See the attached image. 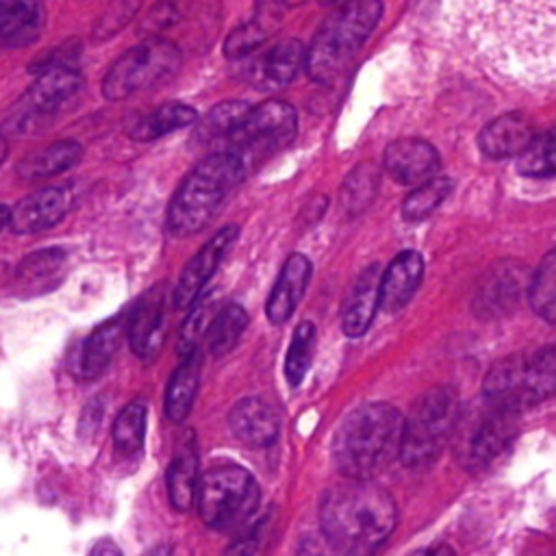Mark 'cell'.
<instances>
[{
    "instance_id": "obj_23",
    "label": "cell",
    "mask_w": 556,
    "mask_h": 556,
    "mask_svg": "<svg viewBox=\"0 0 556 556\" xmlns=\"http://www.w3.org/2000/svg\"><path fill=\"white\" fill-rule=\"evenodd\" d=\"M306 48L298 39H282L250 65V78L261 89L287 87L304 67Z\"/></svg>"
},
{
    "instance_id": "obj_37",
    "label": "cell",
    "mask_w": 556,
    "mask_h": 556,
    "mask_svg": "<svg viewBox=\"0 0 556 556\" xmlns=\"http://www.w3.org/2000/svg\"><path fill=\"white\" fill-rule=\"evenodd\" d=\"M191 313L187 315L180 334H178V354L185 356L193 350H198V343L204 339L206 328L213 319V315L217 313V298L213 293L206 295H198L191 304Z\"/></svg>"
},
{
    "instance_id": "obj_9",
    "label": "cell",
    "mask_w": 556,
    "mask_h": 556,
    "mask_svg": "<svg viewBox=\"0 0 556 556\" xmlns=\"http://www.w3.org/2000/svg\"><path fill=\"white\" fill-rule=\"evenodd\" d=\"M193 502L206 528L228 532L241 528L254 515L261 489L248 469L224 465L208 469L198 480Z\"/></svg>"
},
{
    "instance_id": "obj_27",
    "label": "cell",
    "mask_w": 556,
    "mask_h": 556,
    "mask_svg": "<svg viewBox=\"0 0 556 556\" xmlns=\"http://www.w3.org/2000/svg\"><path fill=\"white\" fill-rule=\"evenodd\" d=\"M80 159H83V146L74 139H63L28 152L24 159L17 161L15 172L24 180H43L72 169L74 165H78Z\"/></svg>"
},
{
    "instance_id": "obj_20",
    "label": "cell",
    "mask_w": 556,
    "mask_h": 556,
    "mask_svg": "<svg viewBox=\"0 0 556 556\" xmlns=\"http://www.w3.org/2000/svg\"><path fill=\"white\" fill-rule=\"evenodd\" d=\"M46 28L43 0H0V50L35 43Z\"/></svg>"
},
{
    "instance_id": "obj_38",
    "label": "cell",
    "mask_w": 556,
    "mask_h": 556,
    "mask_svg": "<svg viewBox=\"0 0 556 556\" xmlns=\"http://www.w3.org/2000/svg\"><path fill=\"white\" fill-rule=\"evenodd\" d=\"M517 169L530 178H552L556 172L554 165V132L545 130L517 154Z\"/></svg>"
},
{
    "instance_id": "obj_4",
    "label": "cell",
    "mask_w": 556,
    "mask_h": 556,
    "mask_svg": "<svg viewBox=\"0 0 556 556\" xmlns=\"http://www.w3.org/2000/svg\"><path fill=\"white\" fill-rule=\"evenodd\" d=\"M404 417L384 402H371L352 410L332 443L334 467L345 478H374L395 456Z\"/></svg>"
},
{
    "instance_id": "obj_18",
    "label": "cell",
    "mask_w": 556,
    "mask_h": 556,
    "mask_svg": "<svg viewBox=\"0 0 556 556\" xmlns=\"http://www.w3.org/2000/svg\"><path fill=\"white\" fill-rule=\"evenodd\" d=\"M126 324H128V311L102 321L96 326L80 343L76 358L72 363L74 376L80 380H96L104 374L111 358L115 356L117 348L122 345L126 337Z\"/></svg>"
},
{
    "instance_id": "obj_31",
    "label": "cell",
    "mask_w": 556,
    "mask_h": 556,
    "mask_svg": "<svg viewBox=\"0 0 556 556\" xmlns=\"http://www.w3.org/2000/svg\"><path fill=\"white\" fill-rule=\"evenodd\" d=\"M248 326V313L241 304H226L222 311H217L206 328V345H208V352L213 356H224L228 354L237 341L241 339L243 330Z\"/></svg>"
},
{
    "instance_id": "obj_36",
    "label": "cell",
    "mask_w": 556,
    "mask_h": 556,
    "mask_svg": "<svg viewBox=\"0 0 556 556\" xmlns=\"http://www.w3.org/2000/svg\"><path fill=\"white\" fill-rule=\"evenodd\" d=\"M315 339H317V330L311 321H300L295 332L291 334V343L285 358V376L291 387H298L304 380L313 361Z\"/></svg>"
},
{
    "instance_id": "obj_16",
    "label": "cell",
    "mask_w": 556,
    "mask_h": 556,
    "mask_svg": "<svg viewBox=\"0 0 556 556\" xmlns=\"http://www.w3.org/2000/svg\"><path fill=\"white\" fill-rule=\"evenodd\" d=\"M382 167L395 182L415 187L437 176L441 161L432 143L410 137V139H395L384 148Z\"/></svg>"
},
{
    "instance_id": "obj_28",
    "label": "cell",
    "mask_w": 556,
    "mask_h": 556,
    "mask_svg": "<svg viewBox=\"0 0 556 556\" xmlns=\"http://www.w3.org/2000/svg\"><path fill=\"white\" fill-rule=\"evenodd\" d=\"M200 369H202V354L193 350L185 354V361L174 369L167 391H165V415L172 421H182L195 400L200 387Z\"/></svg>"
},
{
    "instance_id": "obj_40",
    "label": "cell",
    "mask_w": 556,
    "mask_h": 556,
    "mask_svg": "<svg viewBox=\"0 0 556 556\" xmlns=\"http://www.w3.org/2000/svg\"><path fill=\"white\" fill-rule=\"evenodd\" d=\"M267 37V30L261 22L252 20V22H245L241 26H237L228 37H226V43H224V54L228 59H241V56H248L250 52H254Z\"/></svg>"
},
{
    "instance_id": "obj_32",
    "label": "cell",
    "mask_w": 556,
    "mask_h": 556,
    "mask_svg": "<svg viewBox=\"0 0 556 556\" xmlns=\"http://www.w3.org/2000/svg\"><path fill=\"white\" fill-rule=\"evenodd\" d=\"M146 404L132 400L126 404L113 421V445L122 456H137L146 437Z\"/></svg>"
},
{
    "instance_id": "obj_11",
    "label": "cell",
    "mask_w": 556,
    "mask_h": 556,
    "mask_svg": "<svg viewBox=\"0 0 556 556\" xmlns=\"http://www.w3.org/2000/svg\"><path fill=\"white\" fill-rule=\"evenodd\" d=\"M298 130V117L289 102L267 100L248 109L241 122L222 139L224 150L232 152L243 165H258L274 152L287 148Z\"/></svg>"
},
{
    "instance_id": "obj_1",
    "label": "cell",
    "mask_w": 556,
    "mask_h": 556,
    "mask_svg": "<svg viewBox=\"0 0 556 556\" xmlns=\"http://www.w3.org/2000/svg\"><path fill=\"white\" fill-rule=\"evenodd\" d=\"M554 0H456L473 50L500 74L549 85L554 78Z\"/></svg>"
},
{
    "instance_id": "obj_24",
    "label": "cell",
    "mask_w": 556,
    "mask_h": 556,
    "mask_svg": "<svg viewBox=\"0 0 556 556\" xmlns=\"http://www.w3.org/2000/svg\"><path fill=\"white\" fill-rule=\"evenodd\" d=\"M308 278H311V261L304 254H291L285 261L278 274V280L265 304V313L271 324H282L291 317V313L295 311V306L300 304L306 291Z\"/></svg>"
},
{
    "instance_id": "obj_35",
    "label": "cell",
    "mask_w": 556,
    "mask_h": 556,
    "mask_svg": "<svg viewBox=\"0 0 556 556\" xmlns=\"http://www.w3.org/2000/svg\"><path fill=\"white\" fill-rule=\"evenodd\" d=\"M452 191V180L445 176H432L419 185L406 195L402 204V215L406 222H419L432 215L441 202L450 195Z\"/></svg>"
},
{
    "instance_id": "obj_7",
    "label": "cell",
    "mask_w": 556,
    "mask_h": 556,
    "mask_svg": "<svg viewBox=\"0 0 556 556\" xmlns=\"http://www.w3.org/2000/svg\"><path fill=\"white\" fill-rule=\"evenodd\" d=\"M519 432V410L484 397L469 415L456 419L452 439L456 460L465 471L480 473L508 452Z\"/></svg>"
},
{
    "instance_id": "obj_19",
    "label": "cell",
    "mask_w": 556,
    "mask_h": 556,
    "mask_svg": "<svg viewBox=\"0 0 556 556\" xmlns=\"http://www.w3.org/2000/svg\"><path fill=\"white\" fill-rule=\"evenodd\" d=\"M424 278V258L417 250L400 252L384 271H380L378 308L384 313H395L404 308Z\"/></svg>"
},
{
    "instance_id": "obj_10",
    "label": "cell",
    "mask_w": 556,
    "mask_h": 556,
    "mask_svg": "<svg viewBox=\"0 0 556 556\" xmlns=\"http://www.w3.org/2000/svg\"><path fill=\"white\" fill-rule=\"evenodd\" d=\"M80 74L70 63L48 65L37 70V78L7 113L0 124V135L9 139L26 137L39 130L70 98L80 89Z\"/></svg>"
},
{
    "instance_id": "obj_13",
    "label": "cell",
    "mask_w": 556,
    "mask_h": 556,
    "mask_svg": "<svg viewBox=\"0 0 556 556\" xmlns=\"http://www.w3.org/2000/svg\"><path fill=\"white\" fill-rule=\"evenodd\" d=\"M528 280V271L523 265L515 261H502L489 269L484 280L480 282L476 298L471 302V311L476 317L484 321L502 319L510 315L523 293Z\"/></svg>"
},
{
    "instance_id": "obj_12",
    "label": "cell",
    "mask_w": 556,
    "mask_h": 556,
    "mask_svg": "<svg viewBox=\"0 0 556 556\" xmlns=\"http://www.w3.org/2000/svg\"><path fill=\"white\" fill-rule=\"evenodd\" d=\"M180 61V50L169 41L150 39L132 46L104 74L102 93L106 100H124L137 91L159 87L178 72Z\"/></svg>"
},
{
    "instance_id": "obj_3",
    "label": "cell",
    "mask_w": 556,
    "mask_h": 556,
    "mask_svg": "<svg viewBox=\"0 0 556 556\" xmlns=\"http://www.w3.org/2000/svg\"><path fill=\"white\" fill-rule=\"evenodd\" d=\"M248 167L228 150L204 156L174 191L167 208V228L174 237L202 232L243 182Z\"/></svg>"
},
{
    "instance_id": "obj_21",
    "label": "cell",
    "mask_w": 556,
    "mask_h": 556,
    "mask_svg": "<svg viewBox=\"0 0 556 556\" xmlns=\"http://www.w3.org/2000/svg\"><path fill=\"white\" fill-rule=\"evenodd\" d=\"M228 428L241 443L265 447L278 437V410L263 397H243L230 408Z\"/></svg>"
},
{
    "instance_id": "obj_15",
    "label": "cell",
    "mask_w": 556,
    "mask_h": 556,
    "mask_svg": "<svg viewBox=\"0 0 556 556\" xmlns=\"http://www.w3.org/2000/svg\"><path fill=\"white\" fill-rule=\"evenodd\" d=\"M237 237H239L237 224L224 226L193 254V258L185 265V269L172 291V300H174L176 308H187L202 293L208 278L217 271L219 263L230 252Z\"/></svg>"
},
{
    "instance_id": "obj_5",
    "label": "cell",
    "mask_w": 556,
    "mask_h": 556,
    "mask_svg": "<svg viewBox=\"0 0 556 556\" xmlns=\"http://www.w3.org/2000/svg\"><path fill=\"white\" fill-rule=\"evenodd\" d=\"M341 2L343 4L324 20L306 50L304 67L317 83H328L345 70L382 15L380 0Z\"/></svg>"
},
{
    "instance_id": "obj_39",
    "label": "cell",
    "mask_w": 556,
    "mask_h": 556,
    "mask_svg": "<svg viewBox=\"0 0 556 556\" xmlns=\"http://www.w3.org/2000/svg\"><path fill=\"white\" fill-rule=\"evenodd\" d=\"M378 189V172L367 163L352 169L341 189V202L348 213H361Z\"/></svg>"
},
{
    "instance_id": "obj_2",
    "label": "cell",
    "mask_w": 556,
    "mask_h": 556,
    "mask_svg": "<svg viewBox=\"0 0 556 556\" xmlns=\"http://www.w3.org/2000/svg\"><path fill=\"white\" fill-rule=\"evenodd\" d=\"M397 508L371 478H345L321 497L319 526L332 549L371 554L395 530Z\"/></svg>"
},
{
    "instance_id": "obj_30",
    "label": "cell",
    "mask_w": 556,
    "mask_h": 556,
    "mask_svg": "<svg viewBox=\"0 0 556 556\" xmlns=\"http://www.w3.org/2000/svg\"><path fill=\"white\" fill-rule=\"evenodd\" d=\"M198 452L193 445V439L187 441L176 456L169 463L167 469V493H169V502L176 510L185 513L191 508L193 500H195V489H198Z\"/></svg>"
},
{
    "instance_id": "obj_26",
    "label": "cell",
    "mask_w": 556,
    "mask_h": 556,
    "mask_svg": "<svg viewBox=\"0 0 556 556\" xmlns=\"http://www.w3.org/2000/svg\"><path fill=\"white\" fill-rule=\"evenodd\" d=\"M380 271L382 267L378 263L365 267L358 278L354 280L343 315H341V326L348 337H361L369 330L374 315L378 313V291H380Z\"/></svg>"
},
{
    "instance_id": "obj_22",
    "label": "cell",
    "mask_w": 556,
    "mask_h": 556,
    "mask_svg": "<svg viewBox=\"0 0 556 556\" xmlns=\"http://www.w3.org/2000/svg\"><path fill=\"white\" fill-rule=\"evenodd\" d=\"M67 252L61 248L37 250L22 258L13 274V289L17 295H41L52 291L65 276Z\"/></svg>"
},
{
    "instance_id": "obj_14",
    "label": "cell",
    "mask_w": 556,
    "mask_h": 556,
    "mask_svg": "<svg viewBox=\"0 0 556 556\" xmlns=\"http://www.w3.org/2000/svg\"><path fill=\"white\" fill-rule=\"evenodd\" d=\"M74 193L70 187H43L37 189L13 206H9V228L17 235H37L56 226L72 208Z\"/></svg>"
},
{
    "instance_id": "obj_43",
    "label": "cell",
    "mask_w": 556,
    "mask_h": 556,
    "mask_svg": "<svg viewBox=\"0 0 556 556\" xmlns=\"http://www.w3.org/2000/svg\"><path fill=\"white\" fill-rule=\"evenodd\" d=\"M9 224V206L0 204V230Z\"/></svg>"
},
{
    "instance_id": "obj_25",
    "label": "cell",
    "mask_w": 556,
    "mask_h": 556,
    "mask_svg": "<svg viewBox=\"0 0 556 556\" xmlns=\"http://www.w3.org/2000/svg\"><path fill=\"white\" fill-rule=\"evenodd\" d=\"M534 137V128L523 113H504L489 122L478 137V146L489 159L517 156Z\"/></svg>"
},
{
    "instance_id": "obj_29",
    "label": "cell",
    "mask_w": 556,
    "mask_h": 556,
    "mask_svg": "<svg viewBox=\"0 0 556 556\" xmlns=\"http://www.w3.org/2000/svg\"><path fill=\"white\" fill-rule=\"evenodd\" d=\"M198 113L195 109H191L189 104L182 102H167L163 106H159L156 111L137 117L128 128V137H132L135 141H152L159 139L167 132L180 130L185 126L195 124Z\"/></svg>"
},
{
    "instance_id": "obj_6",
    "label": "cell",
    "mask_w": 556,
    "mask_h": 556,
    "mask_svg": "<svg viewBox=\"0 0 556 556\" xmlns=\"http://www.w3.org/2000/svg\"><path fill=\"white\" fill-rule=\"evenodd\" d=\"M458 413L460 402L452 387L439 384L421 393L402 421L397 447L402 465L408 469L430 467L452 441Z\"/></svg>"
},
{
    "instance_id": "obj_33",
    "label": "cell",
    "mask_w": 556,
    "mask_h": 556,
    "mask_svg": "<svg viewBox=\"0 0 556 556\" xmlns=\"http://www.w3.org/2000/svg\"><path fill=\"white\" fill-rule=\"evenodd\" d=\"M528 300L532 311L547 324L556 321V254L549 250L528 285Z\"/></svg>"
},
{
    "instance_id": "obj_34",
    "label": "cell",
    "mask_w": 556,
    "mask_h": 556,
    "mask_svg": "<svg viewBox=\"0 0 556 556\" xmlns=\"http://www.w3.org/2000/svg\"><path fill=\"white\" fill-rule=\"evenodd\" d=\"M250 104L243 100H226L215 104L195 126L193 139L198 143H215L222 141L239 122L241 117L248 113Z\"/></svg>"
},
{
    "instance_id": "obj_45",
    "label": "cell",
    "mask_w": 556,
    "mask_h": 556,
    "mask_svg": "<svg viewBox=\"0 0 556 556\" xmlns=\"http://www.w3.org/2000/svg\"><path fill=\"white\" fill-rule=\"evenodd\" d=\"M7 271H9V267H7V265L0 261V280L7 276Z\"/></svg>"
},
{
    "instance_id": "obj_17",
    "label": "cell",
    "mask_w": 556,
    "mask_h": 556,
    "mask_svg": "<svg viewBox=\"0 0 556 556\" xmlns=\"http://www.w3.org/2000/svg\"><path fill=\"white\" fill-rule=\"evenodd\" d=\"M161 287L141 295L135 308L128 311L126 337L132 352L146 363L159 354L165 337V295Z\"/></svg>"
},
{
    "instance_id": "obj_44",
    "label": "cell",
    "mask_w": 556,
    "mask_h": 556,
    "mask_svg": "<svg viewBox=\"0 0 556 556\" xmlns=\"http://www.w3.org/2000/svg\"><path fill=\"white\" fill-rule=\"evenodd\" d=\"M7 154H9V143H7V139L0 135V165L4 163Z\"/></svg>"
},
{
    "instance_id": "obj_41",
    "label": "cell",
    "mask_w": 556,
    "mask_h": 556,
    "mask_svg": "<svg viewBox=\"0 0 556 556\" xmlns=\"http://www.w3.org/2000/svg\"><path fill=\"white\" fill-rule=\"evenodd\" d=\"M176 20V11L172 4L163 2L159 7H154V11L143 20V30L146 33H152V30H159V28H165L169 22Z\"/></svg>"
},
{
    "instance_id": "obj_42",
    "label": "cell",
    "mask_w": 556,
    "mask_h": 556,
    "mask_svg": "<svg viewBox=\"0 0 556 556\" xmlns=\"http://www.w3.org/2000/svg\"><path fill=\"white\" fill-rule=\"evenodd\" d=\"M91 554H122V549L111 541V539H102L100 543H96L91 549H89Z\"/></svg>"
},
{
    "instance_id": "obj_46",
    "label": "cell",
    "mask_w": 556,
    "mask_h": 556,
    "mask_svg": "<svg viewBox=\"0 0 556 556\" xmlns=\"http://www.w3.org/2000/svg\"><path fill=\"white\" fill-rule=\"evenodd\" d=\"M321 4H337V2H341V0H319Z\"/></svg>"
},
{
    "instance_id": "obj_8",
    "label": "cell",
    "mask_w": 556,
    "mask_h": 556,
    "mask_svg": "<svg viewBox=\"0 0 556 556\" xmlns=\"http://www.w3.org/2000/svg\"><path fill=\"white\" fill-rule=\"evenodd\" d=\"M556 389V350L545 345L534 354H515L497 361L484 376V397L526 410L554 395Z\"/></svg>"
}]
</instances>
